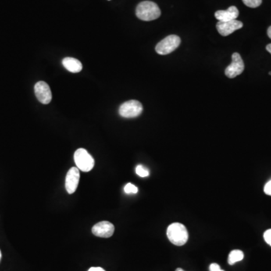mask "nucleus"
<instances>
[{
	"instance_id": "obj_1",
	"label": "nucleus",
	"mask_w": 271,
	"mask_h": 271,
	"mask_svg": "<svg viewBox=\"0 0 271 271\" xmlns=\"http://www.w3.org/2000/svg\"><path fill=\"white\" fill-rule=\"evenodd\" d=\"M161 9L155 2L144 1L137 5L136 15L140 20L151 21L156 20L161 16Z\"/></svg>"
},
{
	"instance_id": "obj_2",
	"label": "nucleus",
	"mask_w": 271,
	"mask_h": 271,
	"mask_svg": "<svg viewBox=\"0 0 271 271\" xmlns=\"http://www.w3.org/2000/svg\"><path fill=\"white\" fill-rule=\"evenodd\" d=\"M167 235L169 241L178 247L185 245L188 240L187 229L183 224L178 222L169 225L167 230Z\"/></svg>"
},
{
	"instance_id": "obj_3",
	"label": "nucleus",
	"mask_w": 271,
	"mask_h": 271,
	"mask_svg": "<svg viewBox=\"0 0 271 271\" xmlns=\"http://www.w3.org/2000/svg\"><path fill=\"white\" fill-rule=\"evenodd\" d=\"M74 161L79 170L89 172L94 168V160L84 148H79L74 154Z\"/></svg>"
},
{
	"instance_id": "obj_4",
	"label": "nucleus",
	"mask_w": 271,
	"mask_h": 271,
	"mask_svg": "<svg viewBox=\"0 0 271 271\" xmlns=\"http://www.w3.org/2000/svg\"><path fill=\"white\" fill-rule=\"evenodd\" d=\"M181 44V39L176 35H170L161 40L156 47L155 51L160 55H167L174 51Z\"/></svg>"
},
{
	"instance_id": "obj_5",
	"label": "nucleus",
	"mask_w": 271,
	"mask_h": 271,
	"mask_svg": "<svg viewBox=\"0 0 271 271\" xmlns=\"http://www.w3.org/2000/svg\"><path fill=\"white\" fill-rule=\"evenodd\" d=\"M143 110V105L139 101H129L121 105L119 115L125 119H133L140 116Z\"/></svg>"
},
{
	"instance_id": "obj_6",
	"label": "nucleus",
	"mask_w": 271,
	"mask_h": 271,
	"mask_svg": "<svg viewBox=\"0 0 271 271\" xmlns=\"http://www.w3.org/2000/svg\"><path fill=\"white\" fill-rule=\"evenodd\" d=\"M244 63L241 56L238 53H233L232 54V62L226 69H225V76L229 79H233L243 73L244 70Z\"/></svg>"
},
{
	"instance_id": "obj_7",
	"label": "nucleus",
	"mask_w": 271,
	"mask_h": 271,
	"mask_svg": "<svg viewBox=\"0 0 271 271\" xmlns=\"http://www.w3.org/2000/svg\"><path fill=\"white\" fill-rule=\"evenodd\" d=\"M35 94L41 104H48L52 99L51 88L44 82H39L35 84Z\"/></svg>"
},
{
	"instance_id": "obj_8",
	"label": "nucleus",
	"mask_w": 271,
	"mask_h": 271,
	"mask_svg": "<svg viewBox=\"0 0 271 271\" xmlns=\"http://www.w3.org/2000/svg\"><path fill=\"white\" fill-rule=\"evenodd\" d=\"M115 232V226L111 222L104 221L96 224L92 228L93 234L103 238L112 237Z\"/></svg>"
},
{
	"instance_id": "obj_9",
	"label": "nucleus",
	"mask_w": 271,
	"mask_h": 271,
	"mask_svg": "<svg viewBox=\"0 0 271 271\" xmlns=\"http://www.w3.org/2000/svg\"><path fill=\"white\" fill-rule=\"evenodd\" d=\"M243 26L241 21L233 20L230 21H219L217 23L216 28L219 34L222 36H228L236 30L241 29Z\"/></svg>"
},
{
	"instance_id": "obj_10",
	"label": "nucleus",
	"mask_w": 271,
	"mask_h": 271,
	"mask_svg": "<svg viewBox=\"0 0 271 271\" xmlns=\"http://www.w3.org/2000/svg\"><path fill=\"white\" fill-rule=\"evenodd\" d=\"M79 179H80V172L78 167H72L68 171L66 177V191L69 194H73L79 186Z\"/></svg>"
},
{
	"instance_id": "obj_11",
	"label": "nucleus",
	"mask_w": 271,
	"mask_h": 271,
	"mask_svg": "<svg viewBox=\"0 0 271 271\" xmlns=\"http://www.w3.org/2000/svg\"><path fill=\"white\" fill-rule=\"evenodd\" d=\"M239 16V11L237 7L230 6L227 10L217 11L215 17L219 21H230L237 20Z\"/></svg>"
},
{
	"instance_id": "obj_12",
	"label": "nucleus",
	"mask_w": 271,
	"mask_h": 271,
	"mask_svg": "<svg viewBox=\"0 0 271 271\" xmlns=\"http://www.w3.org/2000/svg\"><path fill=\"white\" fill-rule=\"evenodd\" d=\"M63 66H64L69 72L76 73L83 69V64L79 60L72 58H66L63 60Z\"/></svg>"
},
{
	"instance_id": "obj_13",
	"label": "nucleus",
	"mask_w": 271,
	"mask_h": 271,
	"mask_svg": "<svg viewBox=\"0 0 271 271\" xmlns=\"http://www.w3.org/2000/svg\"><path fill=\"white\" fill-rule=\"evenodd\" d=\"M243 258H244V254L241 250H233L229 254V264L230 265H234L235 263L242 261Z\"/></svg>"
},
{
	"instance_id": "obj_14",
	"label": "nucleus",
	"mask_w": 271,
	"mask_h": 271,
	"mask_svg": "<svg viewBox=\"0 0 271 271\" xmlns=\"http://www.w3.org/2000/svg\"><path fill=\"white\" fill-rule=\"evenodd\" d=\"M136 173L140 177H147L149 176V171L142 165H138L136 168Z\"/></svg>"
},
{
	"instance_id": "obj_15",
	"label": "nucleus",
	"mask_w": 271,
	"mask_h": 271,
	"mask_svg": "<svg viewBox=\"0 0 271 271\" xmlns=\"http://www.w3.org/2000/svg\"><path fill=\"white\" fill-rule=\"evenodd\" d=\"M243 2L250 8H257L262 3V0H243Z\"/></svg>"
},
{
	"instance_id": "obj_16",
	"label": "nucleus",
	"mask_w": 271,
	"mask_h": 271,
	"mask_svg": "<svg viewBox=\"0 0 271 271\" xmlns=\"http://www.w3.org/2000/svg\"><path fill=\"white\" fill-rule=\"evenodd\" d=\"M125 191L127 194H137L138 192V188L132 183H128L125 186Z\"/></svg>"
},
{
	"instance_id": "obj_17",
	"label": "nucleus",
	"mask_w": 271,
	"mask_h": 271,
	"mask_svg": "<svg viewBox=\"0 0 271 271\" xmlns=\"http://www.w3.org/2000/svg\"><path fill=\"white\" fill-rule=\"evenodd\" d=\"M264 238H265V241L268 243V245L271 247V229L266 230L264 233Z\"/></svg>"
},
{
	"instance_id": "obj_18",
	"label": "nucleus",
	"mask_w": 271,
	"mask_h": 271,
	"mask_svg": "<svg viewBox=\"0 0 271 271\" xmlns=\"http://www.w3.org/2000/svg\"><path fill=\"white\" fill-rule=\"evenodd\" d=\"M265 192L268 195L271 196V180L269 181L265 186Z\"/></svg>"
},
{
	"instance_id": "obj_19",
	"label": "nucleus",
	"mask_w": 271,
	"mask_h": 271,
	"mask_svg": "<svg viewBox=\"0 0 271 271\" xmlns=\"http://www.w3.org/2000/svg\"><path fill=\"white\" fill-rule=\"evenodd\" d=\"M209 271H224L223 270L221 269L220 266L218 264H212L209 266Z\"/></svg>"
},
{
	"instance_id": "obj_20",
	"label": "nucleus",
	"mask_w": 271,
	"mask_h": 271,
	"mask_svg": "<svg viewBox=\"0 0 271 271\" xmlns=\"http://www.w3.org/2000/svg\"><path fill=\"white\" fill-rule=\"evenodd\" d=\"M88 271H105L102 268H91L88 270Z\"/></svg>"
},
{
	"instance_id": "obj_21",
	"label": "nucleus",
	"mask_w": 271,
	"mask_h": 271,
	"mask_svg": "<svg viewBox=\"0 0 271 271\" xmlns=\"http://www.w3.org/2000/svg\"><path fill=\"white\" fill-rule=\"evenodd\" d=\"M266 50L270 53V54H271V44H269L267 45Z\"/></svg>"
},
{
	"instance_id": "obj_22",
	"label": "nucleus",
	"mask_w": 271,
	"mask_h": 271,
	"mask_svg": "<svg viewBox=\"0 0 271 271\" xmlns=\"http://www.w3.org/2000/svg\"><path fill=\"white\" fill-rule=\"evenodd\" d=\"M268 35L269 36V38L271 40V26L268 29Z\"/></svg>"
},
{
	"instance_id": "obj_23",
	"label": "nucleus",
	"mask_w": 271,
	"mask_h": 271,
	"mask_svg": "<svg viewBox=\"0 0 271 271\" xmlns=\"http://www.w3.org/2000/svg\"><path fill=\"white\" fill-rule=\"evenodd\" d=\"M176 271H183V269H182V268H178V269H176Z\"/></svg>"
},
{
	"instance_id": "obj_24",
	"label": "nucleus",
	"mask_w": 271,
	"mask_h": 271,
	"mask_svg": "<svg viewBox=\"0 0 271 271\" xmlns=\"http://www.w3.org/2000/svg\"><path fill=\"white\" fill-rule=\"evenodd\" d=\"M1 256H2V255H1V251H0V259H1Z\"/></svg>"
},
{
	"instance_id": "obj_25",
	"label": "nucleus",
	"mask_w": 271,
	"mask_h": 271,
	"mask_svg": "<svg viewBox=\"0 0 271 271\" xmlns=\"http://www.w3.org/2000/svg\"><path fill=\"white\" fill-rule=\"evenodd\" d=\"M269 75H271V72H269Z\"/></svg>"
},
{
	"instance_id": "obj_26",
	"label": "nucleus",
	"mask_w": 271,
	"mask_h": 271,
	"mask_svg": "<svg viewBox=\"0 0 271 271\" xmlns=\"http://www.w3.org/2000/svg\"><path fill=\"white\" fill-rule=\"evenodd\" d=\"M108 1H110V0H108Z\"/></svg>"
}]
</instances>
